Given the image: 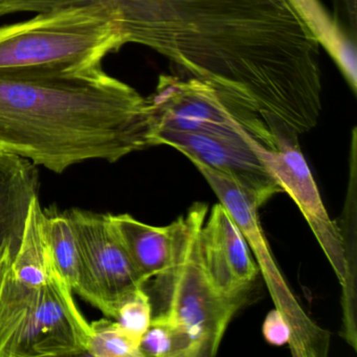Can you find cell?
Wrapping results in <instances>:
<instances>
[{
  "label": "cell",
  "mask_w": 357,
  "mask_h": 357,
  "mask_svg": "<svg viewBox=\"0 0 357 357\" xmlns=\"http://www.w3.org/2000/svg\"><path fill=\"white\" fill-rule=\"evenodd\" d=\"M66 212L80 255V275L74 291L114 319L119 306L144 287L145 282L116 235L108 214L79 208Z\"/></svg>",
  "instance_id": "ba28073f"
},
{
  "label": "cell",
  "mask_w": 357,
  "mask_h": 357,
  "mask_svg": "<svg viewBox=\"0 0 357 357\" xmlns=\"http://www.w3.org/2000/svg\"><path fill=\"white\" fill-rule=\"evenodd\" d=\"M148 99L156 116L154 145L174 148L188 160L229 177L258 208L283 193L255 152V144L260 142L227 112L210 87L162 75Z\"/></svg>",
  "instance_id": "3957f363"
},
{
  "label": "cell",
  "mask_w": 357,
  "mask_h": 357,
  "mask_svg": "<svg viewBox=\"0 0 357 357\" xmlns=\"http://www.w3.org/2000/svg\"><path fill=\"white\" fill-rule=\"evenodd\" d=\"M262 333L265 340L273 346H284L289 344L291 340L289 324L277 308L267 313L262 326Z\"/></svg>",
  "instance_id": "d6986e66"
},
{
  "label": "cell",
  "mask_w": 357,
  "mask_h": 357,
  "mask_svg": "<svg viewBox=\"0 0 357 357\" xmlns=\"http://www.w3.org/2000/svg\"><path fill=\"white\" fill-rule=\"evenodd\" d=\"M112 12L125 45L166 57L179 78L210 87L267 148L298 141L323 110L321 47L351 40L319 0H81ZM178 77V76H177Z\"/></svg>",
  "instance_id": "6da1fadb"
},
{
  "label": "cell",
  "mask_w": 357,
  "mask_h": 357,
  "mask_svg": "<svg viewBox=\"0 0 357 357\" xmlns=\"http://www.w3.org/2000/svg\"><path fill=\"white\" fill-rule=\"evenodd\" d=\"M108 216L137 273L147 283L168 265L172 256V223L153 227L129 214Z\"/></svg>",
  "instance_id": "7c38bea8"
},
{
  "label": "cell",
  "mask_w": 357,
  "mask_h": 357,
  "mask_svg": "<svg viewBox=\"0 0 357 357\" xmlns=\"http://www.w3.org/2000/svg\"><path fill=\"white\" fill-rule=\"evenodd\" d=\"M37 166L0 149V250L10 246L17 254L31 204L38 197Z\"/></svg>",
  "instance_id": "8fae6325"
},
{
  "label": "cell",
  "mask_w": 357,
  "mask_h": 357,
  "mask_svg": "<svg viewBox=\"0 0 357 357\" xmlns=\"http://www.w3.org/2000/svg\"><path fill=\"white\" fill-rule=\"evenodd\" d=\"M208 211V204L195 202L173 221L170 261L144 285L152 319L176 328L189 342L192 357L215 356L229 324L246 303L223 296L206 273L200 231Z\"/></svg>",
  "instance_id": "277c9868"
},
{
  "label": "cell",
  "mask_w": 357,
  "mask_h": 357,
  "mask_svg": "<svg viewBox=\"0 0 357 357\" xmlns=\"http://www.w3.org/2000/svg\"><path fill=\"white\" fill-rule=\"evenodd\" d=\"M91 329L86 356L142 357L141 338L129 333L114 319L91 321Z\"/></svg>",
  "instance_id": "2e32d148"
},
{
  "label": "cell",
  "mask_w": 357,
  "mask_h": 357,
  "mask_svg": "<svg viewBox=\"0 0 357 357\" xmlns=\"http://www.w3.org/2000/svg\"><path fill=\"white\" fill-rule=\"evenodd\" d=\"M45 211L38 197L31 204L24 236L10 266L14 279L28 287H39L49 280L55 266L45 231Z\"/></svg>",
  "instance_id": "5bb4252c"
},
{
  "label": "cell",
  "mask_w": 357,
  "mask_h": 357,
  "mask_svg": "<svg viewBox=\"0 0 357 357\" xmlns=\"http://www.w3.org/2000/svg\"><path fill=\"white\" fill-rule=\"evenodd\" d=\"M202 173L206 183L216 194L220 204L243 234L250 252L254 254L259 273L262 275L275 308L284 315L291 329L290 353L294 357H326L329 353L331 336L327 330L317 325L303 309L287 282L284 279L271 254L268 242L261 227L258 206L231 179L214 169L190 160Z\"/></svg>",
  "instance_id": "52a82bcc"
},
{
  "label": "cell",
  "mask_w": 357,
  "mask_h": 357,
  "mask_svg": "<svg viewBox=\"0 0 357 357\" xmlns=\"http://www.w3.org/2000/svg\"><path fill=\"white\" fill-rule=\"evenodd\" d=\"M123 45L116 18L105 8L39 12L32 20L0 26V75L91 70Z\"/></svg>",
  "instance_id": "5b68a950"
},
{
  "label": "cell",
  "mask_w": 357,
  "mask_h": 357,
  "mask_svg": "<svg viewBox=\"0 0 357 357\" xmlns=\"http://www.w3.org/2000/svg\"><path fill=\"white\" fill-rule=\"evenodd\" d=\"M45 231L52 256L73 292L78 285L80 275V255L78 243L68 212L45 211Z\"/></svg>",
  "instance_id": "9a60e30c"
},
{
  "label": "cell",
  "mask_w": 357,
  "mask_h": 357,
  "mask_svg": "<svg viewBox=\"0 0 357 357\" xmlns=\"http://www.w3.org/2000/svg\"><path fill=\"white\" fill-rule=\"evenodd\" d=\"M142 357H192L187 338L166 321L152 319L139 340Z\"/></svg>",
  "instance_id": "e0dca14e"
},
{
  "label": "cell",
  "mask_w": 357,
  "mask_h": 357,
  "mask_svg": "<svg viewBox=\"0 0 357 357\" xmlns=\"http://www.w3.org/2000/svg\"><path fill=\"white\" fill-rule=\"evenodd\" d=\"M254 149L282 191L287 193L300 208L340 285L344 286L347 279V262L340 225L330 218L326 210L300 145L268 149L262 144L256 143Z\"/></svg>",
  "instance_id": "9c48e42d"
},
{
  "label": "cell",
  "mask_w": 357,
  "mask_h": 357,
  "mask_svg": "<svg viewBox=\"0 0 357 357\" xmlns=\"http://www.w3.org/2000/svg\"><path fill=\"white\" fill-rule=\"evenodd\" d=\"M148 98L106 74L0 75V149L63 173L91 160L116 162L154 147Z\"/></svg>",
  "instance_id": "7a4b0ae2"
},
{
  "label": "cell",
  "mask_w": 357,
  "mask_h": 357,
  "mask_svg": "<svg viewBox=\"0 0 357 357\" xmlns=\"http://www.w3.org/2000/svg\"><path fill=\"white\" fill-rule=\"evenodd\" d=\"M200 252L215 287L231 298L248 301L259 268L236 221L222 204L208 213L200 231Z\"/></svg>",
  "instance_id": "30bf717a"
},
{
  "label": "cell",
  "mask_w": 357,
  "mask_h": 357,
  "mask_svg": "<svg viewBox=\"0 0 357 357\" xmlns=\"http://www.w3.org/2000/svg\"><path fill=\"white\" fill-rule=\"evenodd\" d=\"M114 319L129 333L141 338L152 321L151 303L145 288L129 296L119 306Z\"/></svg>",
  "instance_id": "ac0fdd59"
},
{
  "label": "cell",
  "mask_w": 357,
  "mask_h": 357,
  "mask_svg": "<svg viewBox=\"0 0 357 357\" xmlns=\"http://www.w3.org/2000/svg\"><path fill=\"white\" fill-rule=\"evenodd\" d=\"M14 257H15V254L10 246L0 250V287H1L3 278H5L12 261H13Z\"/></svg>",
  "instance_id": "ffe728a7"
},
{
  "label": "cell",
  "mask_w": 357,
  "mask_h": 357,
  "mask_svg": "<svg viewBox=\"0 0 357 357\" xmlns=\"http://www.w3.org/2000/svg\"><path fill=\"white\" fill-rule=\"evenodd\" d=\"M91 333L56 264L35 288L16 281L9 267L0 287V357L86 356Z\"/></svg>",
  "instance_id": "8992f818"
},
{
  "label": "cell",
  "mask_w": 357,
  "mask_h": 357,
  "mask_svg": "<svg viewBox=\"0 0 357 357\" xmlns=\"http://www.w3.org/2000/svg\"><path fill=\"white\" fill-rule=\"evenodd\" d=\"M356 131L353 130L350 152V177L340 229L344 239L347 279L342 287V309L344 340L356 350Z\"/></svg>",
  "instance_id": "4fadbf2b"
}]
</instances>
